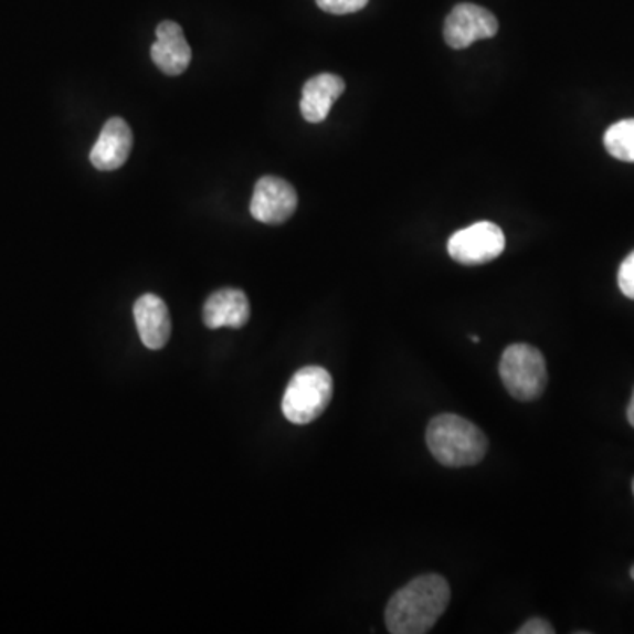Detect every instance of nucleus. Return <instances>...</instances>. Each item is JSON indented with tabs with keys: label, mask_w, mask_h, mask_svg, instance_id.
<instances>
[{
	"label": "nucleus",
	"mask_w": 634,
	"mask_h": 634,
	"mask_svg": "<svg viewBox=\"0 0 634 634\" xmlns=\"http://www.w3.org/2000/svg\"><path fill=\"white\" fill-rule=\"evenodd\" d=\"M499 374L513 399L530 402L543 395L547 388V361L530 344H511L503 352Z\"/></svg>",
	"instance_id": "20e7f679"
},
{
	"label": "nucleus",
	"mask_w": 634,
	"mask_h": 634,
	"mask_svg": "<svg viewBox=\"0 0 634 634\" xmlns=\"http://www.w3.org/2000/svg\"><path fill=\"white\" fill-rule=\"evenodd\" d=\"M499 31L497 18L482 6L458 4L447 14L444 40L453 50L469 49L476 41L490 40Z\"/></svg>",
	"instance_id": "423d86ee"
},
{
	"label": "nucleus",
	"mask_w": 634,
	"mask_h": 634,
	"mask_svg": "<svg viewBox=\"0 0 634 634\" xmlns=\"http://www.w3.org/2000/svg\"><path fill=\"white\" fill-rule=\"evenodd\" d=\"M631 578H633V580H634V566H633V568H631Z\"/></svg>",
	"instance_id": "6ab92c4d"
},
{
	"label": "nucleus",
	"mask_w": 634,
	"mask_h": 634,
	"mask_svg": "<svg viewBox=\"0 0 634 634\" xmlns=\"http://www.w3.org/2000/svg\"><path fill=\"white\" fill-rule=\"evenodd\" d=\"M471 339H473L474 342H479V337H478V335H473V337H471Z\"/></svg>",
	"instance_id": "a211bd4d"
},
{
	"label": "nucleus",
	"mask_w": 634,
	"mask_h": 634,
	"mask_svg": "<svg viewBox=\"0 0 634 634\" xmlns=\"http://www.w3.org/2000/svg\"><path fill=\"white\" fill-rule=\"evenodd\" d=\"M135 321L145 348L162 349L170 340V310L159 296L152 293L139 296L135 304Z\"/></svg>",
	"instance_id": "9b49d317"
},
{
	"label": "nucleus",
	"mask_w": 634,
	"mask_h": 634,
	"mask_svg": "<svg viewBox=\"0 0 634 634\" xmlns=\"http://www.w3.org/2000/svg\"><path fill=\"white\" fill-rule=\"evenodd\" d=\"M251 319V304L247 295L233 287H224L204 302L203 323L210 330L219 328H244Z\"/></svg>",
	"instance_id": "9d476101"
},
{
	"label": "nucleus",
	"mask_w": 634,
	"mask_h": 634,
	"mask_svg": "<svg viewBox=\"0 0 634 634\" xmlns=\"http://www.w3.org/2000/svg\"><path fill=\"white\" fill-rule=\"evenodd\" d=\"M627 420H630L631 426L634 429V391L633 397H631L630 405H627Z\"/></svg>",
	"instance_id": "f3484780"
},
{
	"label": "nucleus",
	"mask_w": 634,
	"mask_h": 634,
	"mask_svg": "<svg viewBox=\"0 0 634 634\" xmlns=\"http://www.w3.org/2000/svg\"><path fill=\"white\" fill-rule=\"evenodd\" d=\"M319 9L330 14H351L361 11L369 0H316Z\"/></svg>",
	"instance_id": "4468645a"
},
{
	"label": "nucleus",
	"mask_w": 634,
	"mask_h": 634,
	"mask_svg": "<svg viewBox=\"0 0 634 634\" xmlns=\"http://www.w3.org/2000/svg\"><path fill=\"white\" fill-rule=\"evenodd\" d=\"M505 233L494 222H476L473 226L456 231L447 242V253L456 263L478 266L497 260L505 253Z\"/></svg>",
	"instance_id": "39448f33"
},
{
	"label": "nucleus",
	"mask_w": 634,
	"mask_h": 634,
	"mask_svg": "<svg viewBox=\"0 0 634 634\" xmlns=\"http://www.w3.org/2000/svg\"><path fill=\"white\" fill-rule=\"evenodd\" d=\"M298 207V194L287 180L266 175L257 180L251 200V215L270 226L283 224L292 219Z\"/></svg>",
	"instance_id": "0eeeda50"
},
{
	"label": "nucleus",
	"mask_w": 634,
	"mask_h": 634,
	"mask_svg": "<svg viewBox=\"0 0 634 634\" xmlns=\"http://www.w3.org/2000/svg\"><path fill=\"white\" fill-rule=\"evenodd\" d=\"M452 591L446 578L441 574H422L391 595L384 613L391 634H425L437 624Z\"/></svg>",
	"instance_id": "f257e3e1"
},
{
	"label": "nucleus",
	"mask_w": 634,
	"mask_h": 634,
	"mask_svg": "<svg viewBox=\"0 0 634 634\" xmlns=\"http://www.w3.org/2000/svg\"><path fill=\"white\" fill-rule=\"evenodd\" d=\"M334 381L323 367H305L293 376L283 397V413L295 425H307L325 413Z\"/></svg>",
	"instance_id": "7ed1b4c3"
},
{
	"label": "nucleus",
	"mask_w": 634,
	"mask_h": 634,
	"mask_svg": "<svg viewBox=\"0 0 634 634\" xmlns=\"http://www.w3.org/2000/svg\"><path fill=\"white\" fill-rule=\"evenodd\" d=\"M619 287H621L622 295L634 300V251L622 261L621 268H619Z\"/></svg>",
	"instance_id": "2eb2a0df"
},
{
	"label": "nucleus",
	"mask_w": 634,
	"mask_h": 634,
	"mask_svg": "<svg viewBox=\"0 0 634 634\" xmlns=\"http://www.w3.org/2000/svg\"><path fill=\"white\" fill-rule=\"evenodd\" d=\"M346 83L340 76L331 73L317 74L305 83L302 91V117L310 124L326 120L335 101L342 96Z\"/></svg>",
	"instance_id": "f8f14e48"
},
{
	"label": "nucleus",
	"mask_w": 634,
	"mask_h": 634,
	"mask_svg": "<svg viewBox=\"0 0 634 634\" xmlns=\"http://www.w3.org/2000/svg\"><path fill=\"white\" fill-rule=\"evenodd\" d=\"M426 444L435 461L446 467H471L487 455L488 441L469 420L458 414H440L426 429Z\"/></svg>",
	"instance_id": "f03ea898"
},
{
	"label": "nucleus",
	"mask_w": 634,
	"mask_h": 634,
	"mask_svg": "<svg viewBox=\"0 0 634 634\" xmlns=\"http://www.w3.org/2000/svg\"><path fill=\"white\" fill-rule=\"evenodd\" d=\"M157 41L150 49L154 64L168 74V76H179L186 73L191 64L192 52L182 27L179 23L166 20L157 27Z\"/></svg>",
	"instance_id": "1a4fd4ad"
},
{
	"label": "nucleus",
	"mask_w": 634,
	"mask_h": 634,
	"mask_svg": "<svg viewBox=\"0 0 634 634\" xmlns=\"http://www.w3.org/2000/svg\"><path fill=\"white\" fill-rule=\"evenodd\" d=\"M133 150V130L120 117H112L101 130L92 148L91 162L96 170L115 171L123 168Z\"/></svg>",
	"instance_id": "6e6552de"
},
{
	"label": "nucleus",
	"mask_w": 634,
	"mask_h": 634,
	"mask_svg": "<svg viewBox=\"0 0 634 634\" xmlns=\"http://www.w3.org/2000/svg\"><path fill=\"white\" fill-rule=\"evenodd\" d=\"M633 494H634V479H633Z\"/></svg>",
	"instance_id": "aec40b11"
},
{
	"label": "nucleus",
	"mask_w": 634,
	"mask_h": 634,
	"mask_svg": "<svg viewBox=\"0 0 634 634\" xmlns=\"http://www.w3.org/2000/svg\"><path fill=\"white\" fill-rule=\"evenodd\" d=\"M556 630H553L552 624L550 622L545 621V619H529L526 624H521L520 630L517 631V634H553Z\"/></svg>",
	"instance_id": "dca6fc26"
},
{
	"label": "nucleus",
	"mask_w": 634,
	"mask_h": 634,
	"mask_svg": "<svg viewBox=\"0 0 634 634\" xmlns=\"http://www.w3.org/2000/svg\"><path fill=\"white\" fill-rule=\"evenodd\" d=\"M604 147L619 161L634 162V118L613 124L604 133Z\"/></svg>",
	"instance_id": "ddd939ff"
}]
</instances>
